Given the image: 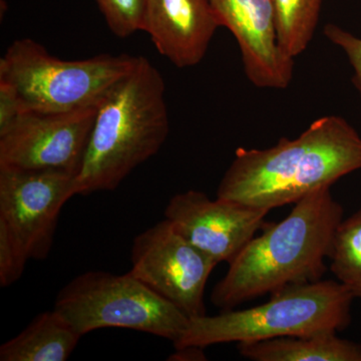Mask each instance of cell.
<instances>
[{"mask_svg":"<svg viewBox=\"0 0 361 361\" xmlns=\"http://www.w3.org/2000/svg\"><path fill=\"white\" fill-rule=\"evenodd\" d=\"M361 169V137L339 116H324L296 139L267 149L238 148L218 198L258 208L295 204Z\"/></svg>","mask_w":361,"mask_h":361,"instance_id":"1","label":"cell"},{"mask_svg":"<svg viewBox=\"0 0 361 361\" xmlns=\"http://www.w3.org/2000/svg\"><path fill=\"white\" fill-rule=\"evenodd\" d=\"M343 208L322 188L294 204L287 217L254 236L214 287L222 311L291 286L322 280Z\"/></svg>","mask_w":361,"mask_h":361,"instance_id":"2","label":"cell"},{"mask_svg":"<svg viewBox=\"0 0 361 361\" xmlns=\"http://www.w3.org/2000/svg\"><path fill=\"white\" fill-rule=\"evenodd\" d=\"M165 82L145 56L108 90L97 108L73 193L111 191L149 158L169 134Z\"/></svg>","mask_w":361,"mask_h":361,"instance_id":"3","label":"cell"},{"mask_svg":"<svg viewBox=\"0 0 361 361\" xmlns=\"http://www.w3.org/2000/svg\"><path fill=\"white\" fill-rule=\"evenodd\" d=\"M355 298L348 287L337 280L291 285L254 307L190 318L174 346L205 348L230 342L247 343L279 337L337 334L348 326Z\"/></svg>","mask_w":361,"mask_h":361,"instance_id":"4","label":"cell"},{"mask_svg":"<svg viewBox=\"0 0 361 361\" xmlns=\"http://www.w3.org/2000/svg\"><path fill=\"white\" fill-rule=\"evenodd\" d=\"M137 59L123 54L65 61L35 40L21 39L0 59V80L16 90L23 110L61 113L99 104Z\"/></svg>","mask_w":361,"mask_h":361,"instance_id":"5","label":"cell"},{"mask_svg":"<svg viewBox=\"0 0 361 361\" xmlns=\"http://www.w3.org/2000/svg\"><path fill=\"white\" fill-rule=\"evenodd\" d=\"M54 310L80 336L118 327L179 341L190 318L132 273L87 271L73 278L56 299Z\"/></svg>","mask_w":361,"mask_h":361,"instance_id":"6","label":"cell"},{"mask_svg":"<svg viewBox=\"0 0 361 361\" xmlns=\"http://www.w3.org/2000/svg\"><path fill=\"white\" fill-rule=\"evenodd\" d=\"M130 272L189 318L206 314L204 294L217 263L188 242L167 219L137 235Z\"/></svg>","mask_w":361,"mask_h":361,"instance_id":"7","label":"cell"},{"mask_svg":"<svg viewBox=\"0 0 361 361\" xmlns=\"http://www.w3.org/2000/svg\"><path fill=\"white\" fill-rule=\"evenodd\" d=\"M99 104L61 111H25L0 135V168L78 174Z\"/></svg>","mask_w":361,"mask_h":361,"instance_id":"8","label":"cell"},{"mask_svg":"<svg viewBox=\"0 0 361 361\" xmlns=\"http://www.w3.org/2000/svg\"><path fill=\"white\" fill-rule=\"evenodd\" d=\"M75 178L61 171L0 168V219L23 242L30 258L49 256L61 209L75 197Z\"/></svg>","mask_w":361,"mask_h":361,"instance_id":"9","label":"cell"},{"mask_svg":"<svg viewBox=\"0 0 361 361\" xmlns=\"http://www.w3.org/2000/svg\"><path fill=\"white\" fill-rule=\"evenodd\" d=\"M270 210L225 199L211 200L203 192L175 195L165 209V219L214 262L230 263L256 233L264 227Z\"/></svg>","mask_w":361,"mask_h":361,"instance_id":"10","label":"cell"},{"mask_svg":"<svg viewBox=\"0 0 361 361\" xmlns=\"http://www.w3.org/2000/svg\"><path fill=\"white\" fill-rule=\"evenodd\" d=\"M220 26L234 35L244 71L260 89L284 90L293 78L294 59L280 49L271 0H210Z\"/></svg>","mask_w":361,"mask_h":361,"instance_id":"11","label":"cell"},{"mask_svg":"<svg viewBox=\"0 0 361 361\" xmlns=\"http://www.w3.org/2000/svg\"><path fill=\"white\" fill-rule=\"evenodd\" d=\"M221 27L210 0H146L142 32L178 68H192L205 58Z\"/></svg>","mask_w":361,"mask_h":361,"instance_id":"12","label":"cell"},{"mask_svg":"<svg viewBox=\"0 0 361 361\" xmlns=\"http://www.w3.org/2000/svg\"><path fill=\"white\" fill-rule=\"evenodd\" d=\"M80 337L56 310L47 311L0 346V360L65 361L77 348Z\"/></svg>","mask_w":361,"mask_h":361,"instance_id":"13","label":"cell"},{"mask_svg":"<svg viewBox=\"0 0 361 361\" xmlns=\"http://www.w3.org/2000/svg\"><path fill=\"white\" fill-rule=\"evenodd\" d=\"M238 350L253 361H361L360 344L336 332L238 343Z\"/></svg>","mask_w":361,"mask_h":361,"instance_id":"14","label":"cell"},{"mask_svg":"<svg viewBox=\"0 0 361 361\" xmlns=\"http://www.w3.org/2000/svg\"><path fill=\"white\" fill-rule=\"evenodd\" d=\"M274 11L277 42L289 58L306 51L322 13V0H271Z\"/></svg>","mask_w":361,"mask_h":361,"instance_id":"15","label":"cell"},{"mask_svg":"<svg viewBox=\"0 0 361 361\" xmlns=\"http://www.w3.org/2000/svg\"><path fill=\"white\" fill-rule=\"evenodd\" d=\"M329 261L337 281L361 298V207L337 228Z\"/></svg>","mask_w":361,"mask_h":361,"instance_id":"16","label":"cell"},{"mask_svg":"<svg viewBox=\"0 0 361 361\" xmlns=\"http://www.w3.org/2000/svg\"><path fill=\"white\" fill-rule=\"evenodd\" d=\"M94 2L116 37L126 39L142 32L146 0H94Z\"/></svg>","mask_w":361,"mask_h":361,"instance_id":"17","label":"cell"},{"mask_svg":"<svg viewBox=\"0 0 361 361\" xmlns=\"http://www.w3.org/2000/svg\"><path fill=\"white\" fill-rule=\"evenodd\" d=\"M30 256L13 230L0 219V285L11 286L23 276Z\"/></svg>","mask_w":361,"mask_h":361,"instance_id":"18","label":"cell"},{"mask_svg":"<svg viewBox=\"0 0 361 361\" xmlns=\"http://www.w3.org/2000/svg\"><path fill=\"white\" fill-rule=\"evenodd\" d=\"M323 35L348 56L353 70V84L361 99V39L336 23H327L323 27Z\"/></svg>","mask_w":361,"mask_h":361,"instance_id":"19","label":"cell"},{"mask_svg":"<svg viewBox=\"0 0 361 361\" xmlns=\"http://www.w3.org/2000/svg\"><path fill=\"white\" fill-rule=\"evenodd\" d=\"M23 111L16 90L11 85L0 80V135L13 127Z\"/></svg>","mask_w":361,"mask_h":361,"instance_id":"20","label":"cell"},{"mask_svg":"<svg viewBox=\"0 0 361 361\" xmlns=\"http://www.w3.org/2000/svg\"><path fill=\"white\" fill-rule=\"evenodd\" d=\"M176 353L170 356L171 360H205L206 356L203 349L197 346L175 348Z\"/></svg>","mask_w":361,"mask_h":361,"instance_id":"21","label":"cell"}]
</instances>
